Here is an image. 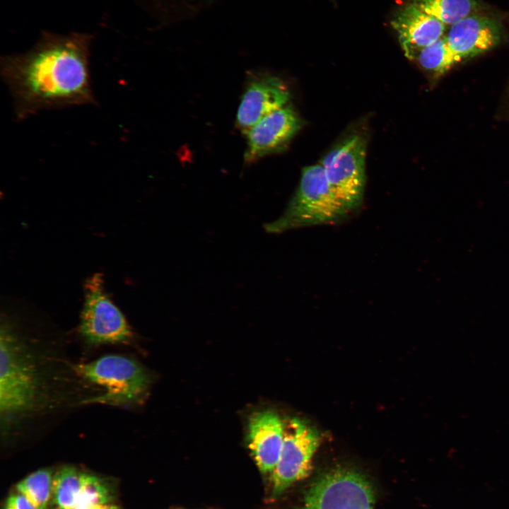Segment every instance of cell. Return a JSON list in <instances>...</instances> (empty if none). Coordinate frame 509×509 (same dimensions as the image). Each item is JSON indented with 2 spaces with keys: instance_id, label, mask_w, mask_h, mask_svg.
Returning <instances> with one entry per match:
<instances>
[{
  "instance_id": "16",
  "label": "cell",
  "mask_w": 509,
  "mask_h": 509,
  "mask_svg": "<svg viewBox=\"0 0 509 509\" xmlns=\"http://www.w3.org/2000/svg\"><path fill=\"white\" fill-rule=\"evenodd\" d=\"M54 474L49 469H38L19 481L16 490L35 509H47L52 498Z\"/></svg>"
},
{
  "instance_id": "6",
  "label": "cell",
  "mask_w": 509,
  "mask_h": 509,
  "mask_svg": "<svg viewBox=\"0 0 509 509\" xmlns=\"http://www.w3.org/2000/svg\"><path fill=\"white\" fill-rule=\"evenodd\" d=\"M365 151V140L354 134L328 152L320 163L333 193L350 214L363 199Z\"/></svg>"
},
{
  "instance_id": "18",
  "label": "cell",
  "mask_w": 509,
  "mask_h": 509,
  "mask_svg": "<svg viewBox=\"0 0 509 509\" xmlns=\"http://www.w3.org/2000/svg\"><path fill=\"white\" fill-rule=\"evenodd\" d=\"M4 509H35L21 493L11 494L6 499Z\"/></svg>"
},
{
  "instance_id": "5",
  "label": "cell",
  "mask_w": 509,
  "mask_h": 509,
  "mask_svg": "<svg viewBox=\"0 0 509 509\" xmlns=\"http://www.w3.org/2000/svg\"><path fill=\"white\" fill-rule=\"evenodd\" d=\"M79 332L91 345L129 343L131 329L119 308L105 291L103 278L95 273L84 284V300Z\"/></svg>"
},
{
  "instance_id": "7",
  "label": "cell",
  "mask_w": 509,
  "mask_h": 509,
  "mask_svg": "<svg viewBox=\"0 0 509 509\" xmlns=\"http://www.w3.org/2000/svg\"><path fill=\"white\" fill-rule=\"evenodd\" d=\"M374 505L373 488L366 478L339 468L314 483L300 509H374Z\"/></svg>"
},
{
  "instance_id": "8",
  "label": "cell",
  "mask_w": 509,
  "mask_h": 509,
  "mask_svg": "<svg viewBox=\"0 0 509 509\" xmlns=\"http://www.w3.org/2000/svg\"><path fill=\"white\" fill-rule=\"evenodd\" d=\"M284 440L279 462L271 473L273 493L279 495L305 478L320 437L316 429L298 418L284 419Z\"/></svg>"
},
{
  "instance_id": "14",
  "label": "cell",
  "mask_w": 509,
  "mask_h": 509,
  "mask_svg": "<svg viewBox=\"0 0 509 509\" xmlns=\"http://www.w3.org/2000/svg\"><path fill=\"white\" fill-rule=\"evenodd\" d=\"M406 56L415 60L418 54L445 35L446 25L413 3L400 11L392 22Z\"/></svg>"
},
{
  "instance_id": "1",
  "label": "cell",
  "mask_w": 509,
  "mask_h": 509,
  "mask_svg": "<svg viewBox=\"0 0 509 509\" xmlns=\"http://www.w3.org/2000/svg\"><path fill=\"white\" fill-rule=\"evenodd\" d=\"M1 75L18 119L45 110L95 102L87 43L81 39L44 41L25 54L5 59Z\"/></svg>"
},
{
  "instance_id": "17",
  "label": "cell",
  "mask_w": 509,
  "mask_h": 509,
  "mask_svg": "<svg viewBox=\"0 0 509 509\" xmlns=\"http://www.w3.org/2000/svg\"><path fill=\"white\" fill-rule=\"evenodd\" d=\"M415 60L425 70L438 75L445 74L461 62L449 47L445 34L423 49Z\"/></svg>"
},
{
  "instance_id": "2",
  "label": "cell",
  "mask_w": 509,
  "mask_h": 509,
  "mask_svg": "<svg viewBox=\"0 0 509 509\" xmlns=\"http://www.w3.org/2000/svg\"><path fill=\"white\" fill-rule=\"evenodd\" d=\"M37 365L8 322L0 334V413L4 425L31 413L41 397Z\"/></svg>"
},
{
  "instance_id": "10",
  "label": "cell",
  "mask_w": 509,
  "mask_h": 509,
  "mask_svg": "<svg viewBox=\"0 0 509 509\" xmlns=\"http://www.w3.org/2000/svg\"><path fill=\"white\" fill-rule=\"evenodd\" d=\"M289 91L279 78L258 74L252 78L243 93L236 116L238 127L245 134L260 119L287 105Z\"/></svg>"
},
{
  "instance_id": "19",
  "label": "cell",
  "mask_w": 509,
  "mask_h": 509,
  "mask_svg": "<svg viewBox=\"0 0 509 509\" xmlns=\"http://www.w3.org/2000/svg\"><path fill=\"white\" fill-rule=\"evenodd\" d=\"M76 509H120L118 506L112 503L94 504Z\"/></svg>"
},
{
  "instance_id": "12",
  "label": "cell",
  "mask_w": 509,
  "mask_h": 509,
  "mask_svg": "<svg viewBox=\"0 0 509 509\" xmlns=\"http://www.w3.org/2000/svg\"><path fill=\"white\" fill-rule=\"evenodd\" d=\"M501 36V27L495 18L476 13L452 25L445 34L449 47L461 62L490 50Z\"/></svg>"
},
{
  "instance_id": "4",
  "label": "cell",
  "mask_w": 509,
  "mask_h": 509,
  "mask_svg": "<svg viewBox=\"0 0 509 509\" xmlns=\"http://www.w3.org/2000/svg\"><path fill=\"white\" fill-rule=\"evenodd\" d=\"M75 372L103 392L86 403L129 406L144 398L151 382L146 370L137 361L122 355H106L74 366Z\"/></svg>"
},
{
  "instance_id": "3",
  "label": "cell",
  "mask_w": 509,
  "mask_h": 509,
  "mask_svg": "<svg viewBox=\"0 0 509 509\" xmlns=\"http://www.w3.org/2000/svg\"><path fill=\"white\" fill-rule=\"evenodd\" d=\"M349 215L333 193L320 163L303 169L299 185L282 215L263 227L268 233L279 234L303 227L336 224Z\"/></svg>"
},
{
  "instance_id": "9",
  "label": "cell",
  "mask_w": 509,
  "mask_h": 509,
  "mask_svg": "<svg viewBox=\"0 0 509 509\" xmlns=\"http://www.w3.org/2000/svg\"><path fill=\"white\" fill-rule=\"evenodd\" d=\"M112 498V492L105 481L75 467L64 466L54 474L52 501L57 509L110 503Z\"/></svg>"
},
{
  "instance_id": "13",
  "label": "cell",
  "mask_w": 509,
  "mask_h": 509,
  "mask_svg": "<svg viewBox=\"0 0 509 509\" xmlns=\"http://www.w3.org/2000/svg\"><path fill=\"white\" fill-rule=\"evenodd\" d=\"M284 421L271 410L255 412L249 421V447L263 473H271L283 447Z\"/></svg>"
},
{
  "instance_id": "15",
  "label": "cell",
  "mask_w": 509,
  "mask_h": 509,
  "mask_svg": "<svg viewBox=\"0 0 509 509\" xmlns=\"http://www.w3.org/2000/svg\"><path fill=\"white\" fill-rule=\"evenodd\" d=\"M412 3L450 26L474 14L479 6L476 0H413Z\"/></svg>"
},
{
  "instance_id": "11",
  "label": "cell",
  "mask_w": 509,
  "mask_h": 509,
  "mask_svg": "<svg viewBox=\"0 0 509 509\" xmlns=\"http://www.w3.org/2000/svg\"><path fill=\"white\" fill-rule=\"evenodd\" d=\"M301 123L286 105L264 117L247 133L245 160L250 163L282 150L299 130Z\"/></svg>"
}]
</instances>
